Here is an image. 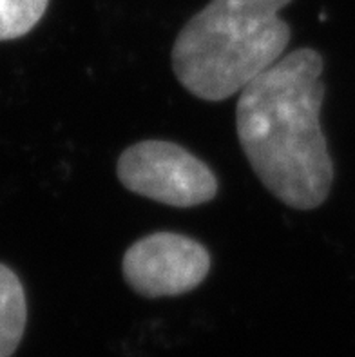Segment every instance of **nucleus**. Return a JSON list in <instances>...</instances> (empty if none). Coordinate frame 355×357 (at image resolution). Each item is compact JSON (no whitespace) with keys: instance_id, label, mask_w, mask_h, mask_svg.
Here are the masks:
<instances>
[{"instance_id":"nucleus-1","label":"nucleus","mask_w":355,"mask_h":357,"mask_svg":"<svg viewBox=\"0 0 355 357\" xmlns=\"http://www.w3.org/2000/svg\"><path fill=\"white\" fill-rule=\"evenodd\" d=\"M323 56L301 47L239 91L236 132L252 171L281 204L312 211L326 202L333 162L321 129Z\"/></svg>"},{"instance_id":"nucleus-2","label":"nucleus","mask_w":355,"mask_h":357,"mask_svg":"<svg viewBox=\"0 0 355 357\" xmlns=\"http://www.w3.org/2000/svg\"><path fill=\"white\" fill-rule=\"evenodd\" d=\"M292 0H211L172 45V71L190 95L221 102L285 56L290 26L279 11Z\"/></svg>"},{"instance_id":"nucleus-3","label":"nucleus","mask_w":355,"mask_h":357,"mask_svg":"<svg viewBox=\"0 0 355 357\" xmlns=\"http://www.w3.org/2000/svg\"><path fill=\"white\" fill-rule=\"evenodd\" d=\"M118 180L127 190L158 204L189 208L218 195V178L198 156L167 140H144L118 158Z\"/></svg>"},{"instance_id":"nucleus-4","label":"nucleus","mask_w":355,"mask_h":357,"mask_svg":"<svg viewBox=\"0 0 355 357\" xmlns=\"http://www.w3.org/2000/svg\"><path fill=\"white\" fill-rule=\"evenodd\" d=\"M211 254L199 241L178 232H153L130 245L121 272L136 294L149 299L192 292L207 280Z\"/></svg>"},{"instance_id":"nucleus-5","label":"nucleus","mask_w":355,"mask_h":357,"mask_svg":"<svg viewBox=\"0 0 355 357\" xmlns=\"http://www.w3.org/2000/svg\"><path fill=\"white\" fill-rule=\"evenodd\" d=\"M27 323L24 287L13 271L0 263V357H11Z\"/></svg>"},{"instance_id":"nucleus-6","label":"nucleus","mask_w":355,"mask_h":357,"mask_svg":"<svg viewBox=\"0 0 355 357\" xmlns=\"http://www.w3.org/2000/svg\"><path fill=\"white\" fill-rule=\"evenodd\" d=\"M50 0H0V40L27 35L40 22Z\"/></svg>"}]
</instances>
